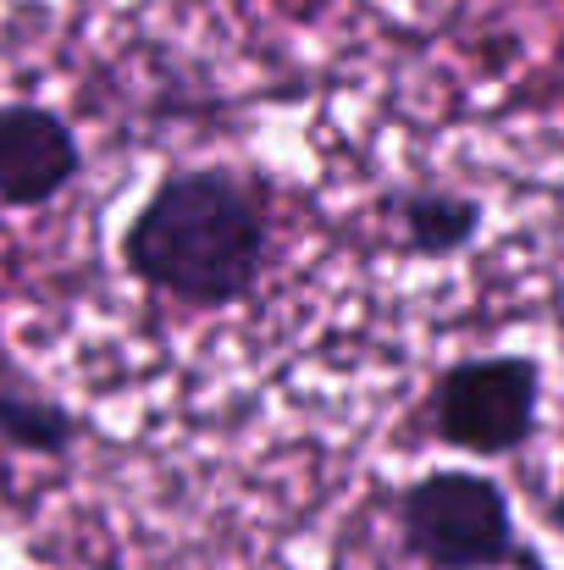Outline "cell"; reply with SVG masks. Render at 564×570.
Instances as JSON below:
<instances>
[{"label":"cell","instance_id":"cell-1","mask_svg":"<svg viewBox=\"0 0 564 570\" xmlns=\"http://www.w3.org/2000/svg\"><path fill=\"white\" fill-rule=\"evenodd\" d=\"M117 255L156 299L232 311L271 261V189L244 167H178L139 199Z\"/></svg>","mask_w":564,"mask_h":570},{"label":"cell","instance_id":"cell-2","mask_svg":"<svg viewBox=\"0 0 564 570\" xmlns=\"http://www.w3.org/2000/svg\"><path fill=\"white\" fill-rule=\"evenodd\" d=\"M398 543L420 570H504L521 560L509 493L465 465H437L398 493Z\"/></svg>","mask_w":564,"mask_h":570},{"label":"cell","instance_id":"cell-3","mask_svg":"<svg viewBox=\"0 0 564 570\" xmlns=\"http://www.w3.org/2000/svg\"><path fill=\"white\" fill-rule=\"evenodd\" d=\"M426 415H432L437 443L459 454H476V460L521 454L543 421V366L532 355L454 361L432 382Z\"/></svg>","mask_w":564,"mask_h":570},{"label":"cell","instance_id":"cell-4","mask_svg":"<svg viewBox=\"0 0 564 570\" xmlns=\"http://www.w3.org/2000/svg\"><path fill=\"white\" fill-rule=\"evenodd\" d=\"M83 145L56 106L0 100V205L39 210L78 184Z\"/></svg>","mask_w":564,"mask_h":570},{"label":"cell","instance_id":"cell-5","mask_svg":"<svg viewBox=\"0 0 564 570\" xmlns=\"http://www.w3.org/2000/svg\"><path fill=\"white\" fill-rule=\"evenodd\" d=\"M376 216L393 233V249H404L415 261L459 255L482 233V199H471V194H459V189H437V184L382 194L376 199Z\"/></svg>","mask_w":564,"mask_h":570},{"label":"cell","instance_id":"cell-6","mask_svg":"<svg viewBox=\"0 0 564 570\" xmlns=\"http://www.w3.org/2000/svg\"><path fill=\"white\" fill-rule=\"evenodd\" d=\"M83 438L78 415L44 393H22V387H0V449L11 454H33V460H61L72 454Z\"/></svg>","mask_w":564,"mask_h":570},{"label":"cell","instance_id":"cell-7","mask_svg":"<svg viewBox=\"0 0 564 570\" xmlns=\"http://www.w3.org/2000/svg\"><path fill=\"white\" fill-rule=\"evenodd\" d=\"M548 527H554V532L564 538V476H560V493L548 499Z\"/></svg>","mask_w":564,"mask_h":570}]
</instances>
